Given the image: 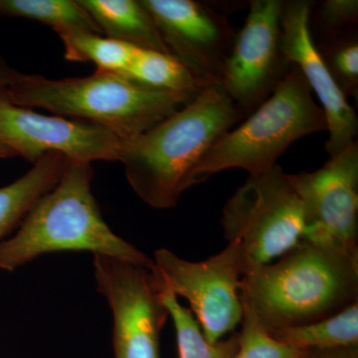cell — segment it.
<instances>
[{
	"label": "cell",
	"mask_w": 358,
	"mask_h": 358,
	"mask_svg": "<svg viewBox=\"0 0 358 358\" xmlns=\"http://www.w3.org/2000/svg\"><path fill=\"white\" fill-rule=\"evenodd\" d=\"M339 89L346 96L358 99L357 29L348 30L324 39L317 45Z\"/></svg>",
	"instance_id": "obj_21"
},
{
	"label": "cell",
	"mask_w": 358,
	"mask_h": 358,
	"mask_svg": "<svg viewBox=\"0 0 358 358\" xmlns=\"http://www.w3.org/2000/svg\"><path fill=\"white\" fill-rule=\"evenodd\" d=\"M0 16L38 21L57 34L72 30L102 34L79 0H0Z\"/></svg>",
	"instance_id": "obj_17"
},
{
	"label": "cell",
	"mask_w": 358,
	"mask_h": 358,
	"mask_svg": "<svg viewBox=\"0 0 358 358\" xmlns=\"http://www.w3.org/2000/svg\"><path fill=\"white\" fill-rule=\"evenodd\" d=\"M235 358H303L308 352L273 338L255 320L243 315Z\"/></svg>",
	"instance_id": "obj_22"
},
{
	"label": "cell",
	"mask_w": 358,
	"mask_h": 358,
	"mask_svg": "<svg viewBox=\"0 0 358 358\" xmlns=\"http://www.w3.org/2000/svg\"><path fill=\"white\" fill-rule=\"evenodd\" d=\"M245 117L220 85L207 87L147 133L122 141L117 162L145 203L171 208L193 185L204 155Z\"/></svg>",
	"instance_id": "obj_2"
},
{
	"label": "cell",
	"mask_w": 358,
	"mask_h": 358,
	"mask_svg": "<svg viewBox=\"0 0 358 358\" xmlns=\"http://www.w3.org/2000/svg\"><path fill=\"white\" fill-rule=\"evenodd\" d=\"M339 358H358V346L341 350Z\"/></svg>",
	"instance_id": "obj_26"
},
{
	"label": "cell",
	"mask_w": 358,
	"mask_h": 358,
	"mask_svg": "<svg viewBox=\"0 0 358 358\" xmlns=\"http://www.w3.org/2000/svg\"><path fill=\"white\" fill-rule=\"evenodd\" d=\"M303 204V239L358 251V143L312 173L291 174Z\"/></svg>",
	"instance_id": "obj_11"
},
{
	"label": "cell",
	"mask_w": 358,
	"mask_h": 358,
	"mask_svg": "<svg viewBox=\"0 0 358 358\" xmlns=\"http://www.w3.org/2000/svg\"><path fill=\"white\" fill-rule=\"evenodd\" d=\"M167 51L202 89L220 85L235 32L224 14L194 0H140Z\"/></svg>",
	"instance_id": "obj_12"
},
{
	"label": "cell",
	"mask_w": 358,
	"mask_h": 358,
	"mask_svg": "<svg viewBox=\"0 0 358 358\" xmlns=\"http://www.w3.org/2000/svg\"><path fill=\"white\" fill-rule=\"evenodd\" d=\"M24 74L20 71L7 64L6 61L0 55V90L6 89L7 87L15 83Z\"/></svg>",
	"instance_id": "obj_24"
},
{
	"label": "cell",
	"mask_w": 358,
	"mask_h": 358,
	"mask_svg": "<svg viewBox=\"0 0 358 358\" xmlns=\"http://www.w3.org/2000/svg\"><path fill=\"white\" fill-rule=\"evenodd\" d=\"M0 145L36 164L50 152L91 162H117L122 140L109 129L92 122L47 115L20 107L0 90Z\"/></svg>",
	"instance_id": "obj_10"
},
{
	"label": "cell",
	"mask_w": 358,
	"mask_h": 358,
	"mask_svg": "<svg viewBox=\"0 0 358 358\" xmlns=\"http://www.w3.org/2000/svg\"><path fill=\"white\" fill-rule=\"evenodd\" d=\"M93 263L96 289L113 313L115 358H160V331L169 315L159 271L107 255H94Z\"/></svg>",
	"instance_id": "obj_7"
},
{
	"label": "cell",
	"mask_w": 358,
	"mask_h": 358,
	"mask_svg": "<svg viewBox=\"0 0 358 358\" xmlns=\"http://www.w3.org/2000/svg\"><path fill=\"white\" fill-rule=\"evenodd\" d=\"M162 301L173 319L178 341L179 358H235L239 348V333L231 334L216 343L205 338L199 322L189 308L178 301V296L164 281Z\"/></svg>",
	"instance_id": "obj_19"
},
{
	"label": "cell",
	"mask_w": 358,
	"mask_h": 358,
	"mask_svg": "<svg viewBox=\"0 0 358 358\" xmlns=\"http://www.w3.org/2000/svg\"><path fill=\"white\" fill-rule=\"evenodd\" d=\"M341 352V350H331V352H308L303 358H339Z\"/></svg>",
	"instance_id": "obj_25"
},
{
	"label": "cell",
	"mask_w": 358,
	"mask_h": 358,
	"mask_svg": "<svg viewBox=\"0 0 358 358\" xmlns=\"http://www.w3.org/2000/svg\"><path fill=\"white\" fill-rule=\"evenodd\" d=\"M245 315L268 331L305 326L358 301V251L301 240L242 277Z\"/></svg>",
	"instance_id": "obj_1"
},
{
	"label": "cell",
	"mask_w": 358,
	"mask_h": 358,
	"mask_svg": "<svg viewBox=\"0 0 358 358\" xmlns=\"http://www.w3.org/2000/svg\"><path fill=\"white\" fill-rule=\"evenodd\" d=\"M282 0H253L235 34L220 86L247 115L272 95L292 64L282 49Z\"/></svg>",
	"instance_id": "obj_9"
},
{
	"label": "cell",
	"mask_w": 358,
	"mask_h": 358,
	"mask_svg": "<svg viewBox=\"0 0 358 358\" xmlns=\"http://www.w3.org/2000/svg\"><path fill=\"white\" fill-rule=\"evenodd\" d=\"M315 13L317 24L324 38L357 28V0H324Z\"/></svg>",
	"instance_id": "obj_23"
},
{
	"label": "cell",
	"mask_w": 358,
	"mask_h": 358,
	"mask_svg": "<svg viewBox=\"0 0 358 358\" xmlns=\"http://www.w3.org/2000/svg\"><path fill=\"white\" fill-rule=\"evenodd\" d=\"M327 131L322 108L292 65L272 95L214 143L195 169L192 185L226 169H244L250 176L266 173L294 141Z\"/></svg>",
	"instance_id": "obj_5"
},
{
	"label": "cell",
	"mask_w": 358,
	"mask_h": 358,
	"mask_svg": "<svg viewBox=\"0 0 358 358\" xmlns=\"http://www.w3.org/2000/svg\"><path fill=\"white\" fill-rule=\"evenodd\" d=\"M124 76L152 88L197 96L199 82L185 66L164 52L136 48Z\"/></svg>",
	"instance_id": "obj_18"
},
{
	"label": "cell",
	"mask_w": 358,
	"mask_h": 358,
	"mask_svg": "<svg viewBox=\"0 0 358 358\" xmlns=\"http://www.w3.org/2000/svg\"><path fill=\"white\" fill-rule=\"evenodd\" d=\"M65 49V59L72 62H92L96 70L124 74L138 47L103 36L98 33L72 30L58 33Z\"/></svg>",
	"instance_id": "obj_20"
},
{
	"label": "cell",
	"mask_w": 358,
	"mask_h": 358,
	"mask_svg": "<svg viewBox=\"0 0 358 358\" xmlns=\"http://www.w3.org/2000/svg\"><path fill=\"white\" fill-rule=\"evenodd\" d=\"M15 157V155L10 150L0 145V159H7V157Z\"/></svg>",
	"instance_id": "obj_27"
},
{
	"label": "cell",
	"mask_w": 358,
	"mask_h": 358,
	"mask_svg": "<svg viewBox=\"0 0 358 358\" xmlns=\"http://www.w3.org/2000/svg\"><path fill=\"white\" fill-rule=\"evenodd\" d=\"M68 159L63 155L50 152L24 176L0 187V240L20 225L38 200L57 185Z\"/></svg>",
	"instance_id": "obj_15"
},
{
	"label": "cell",
	"mask_w": 358,
	"mask_h": 358,
	"mask_svg": "<svg viewBox=\"0 0 358 358\" xmlns=\"http://www.w3.org/2000/svg\"><path fill=\"white\" fill-rule=\"evenodd\" d=\"M91 162L68 159L57 185L38 200L14 236L0 242V268L13 271L47 253L87 251L154 268V259L115 234L92 192Z\"/></svg>",
	"instance_id": "obj_3"
},
{
	"label": "cell",
	"mask_w": 358,
	"mask_h": 358,
	"mask_svg": "<svg viewBox=\"0 0 358 358\" xmlns=\"http://www.w3.org/2000/svg\"><path fill=\"white\" fill-rule=\"evenodd\" d=\"M6 94L20 107L42 108L60 117L92 122L122 141L147 133L196 96L152 88L101 70L60 80L24 74L7 87Z\"/></svg>",
	"instance_id": "obj_4"
},
{
	"label": "cell",
	"mask_w": 358,
	"mask_h": 358,
	"mask_svg": "<svg viewBox=\"0 0 358 358\" xmlns=\"http://www.w3.org/2000/svg\"><path fill=\"white\" fill-rule=\"evenodd\" d=\"M154 262L167 287L186 299L207 341L218 343L243 319L239 286L245 275L230 246L200 262L185 260L167 249L155 252Z\"/></svg>",
	"instance_id": "obj_8"
},
{
	"label": "cell",
	"mask_w": 358,
	"mask_h": 358,
	"mask_svg": "<svg viewBox=\"0 0 358 358\" xmlns=\"http://www.w3.org/2000/svg\"><path fill=\"white\" fill-rule=\"evenodd\" d=\"M101 33L109 38L169 53L159 30L140 0H79Z\"/></svg>",
	"instance_id": "obj_14"
},
{
	"label": "cell",
	"mask_w": 358,
	"mask_h": 358,
	"mask_svg": "<svg viewBox=\"0 0 358 358\" xmlns=\"http://www.w3.org/2000/svg\"><path fill=\"white\" fill-rule=\"evenodd\" d=\"M221 226L245 275L275 261L303 239V204L291 174L275 166L250 176L226 202Z\"/></svg>",
	"instance_id": "obj_6"
},
{
	"label": "cell",
	"mask_w": 358,
	"mask_h": 358,
	"mask_svg": "<svg viewBox=\"0 0 358 358\" xmlns=\"http://www.w3.org/2000/svg\"><path fill=\"white\" fill-rule=\"evenodd\" d=\"M268 334L282 343L306 352H331L358 346V301L313 324Z\"/></svg>",
	"instance_id": "obj_16"
},
{
	"label": "cell",
	"mask_w": 358,
	"mask_h": 358,
	"mask_svg": "<svg viewBox=\"0 0 358 358\" xmlns=\"http://www.w3.org/2000/svg\"><path fill=\"white\" fill-rule=\"evenodd\" d=\"M313 4L308 0L284 1L282 49L287 60L298 68L320 101L329 133L326 150L329 157H334L355 143L358 120L348 96L336 85L315 44L310 29Z\"/></svg>",
	"instance_id": "obj_13"
}]
</instances>
